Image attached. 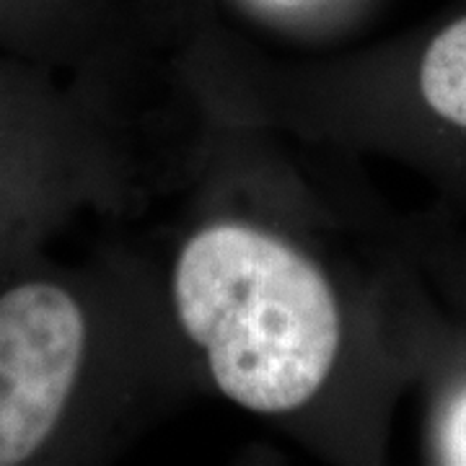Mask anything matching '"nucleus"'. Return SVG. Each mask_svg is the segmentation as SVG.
I'll use <instances>...</instances> for the list:
<instances>
[{
    "label": "nucleus",
    "mask_w": 466,
    "mask_h": 466,
    "mask_svg": "<svg viewBox=\"0 0 466 466\" xmlns=\"http://www.w3.org/2000/svg\"><path fill=\"white\" fill-rule=\"evenodd\" d=\"M171 296L226 400L257 415L306 407L332 373L342 314L321 267L280 236L223 220L177 257Z\"/></svg>",
    "instance_id": "1"
},
{
    "label": "nucleus",
    "mask_w": 466,
    "mask_h": 466,
    "mask_svg": "<svg viewBox=\"0 0 466 466\" xmlns=\"http://www.w3.org/2000/svg\"><path fill=\"white\" fill-rule=\"evenodd\" d=\"M94 334L81 285L39 272L0 285V466L42 461L70 441Z\"/></svg>",
    "instance_id": "2"
},
{
    "label": "nucleus",
    "mask_w": 466,
    "mask_h": 466,
    "mask_svg": "<svg viewBox=\"0 0 466 466\" xmlns=\"http://www.w3.org/2000/svg\"><path fill=\"white\" fill-rule=\"evenodd\" d=\"M84 179L66 106L32 76L0 66V254H16L50 228Z\"/></svg>",
    "instance_id": "3"
},
{
    "label": "nucleus",
    "mask_w": 466,
    "mask_h": 466,
    "mask_svg": "<svg viewBox=\"0 0 466 466\" xmlns=\"http://www.w3.org/2000/svg\"><path fill=\"white\" fill-rule=\"evenodd\" d=\"M415 96L435 125L466 137V16L446 24L422 47Z\"/></svg>",
    "instance_id": "4"
}]
</instances>
